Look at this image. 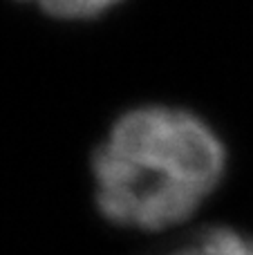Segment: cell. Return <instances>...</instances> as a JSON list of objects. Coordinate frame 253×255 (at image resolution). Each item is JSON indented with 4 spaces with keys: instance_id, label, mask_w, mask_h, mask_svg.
Returning <instances> with one entry per match:
<instances>
[{
    "instance_id": "1",
    "label": "cell",
    "mask_w": 253,
    "mask_h": 255,
    "mask_svg": "<svg viewBox=\"0 0 253 255\" xmlns=\"http://www.w3.org/2000/svg\"><path fill=\"white\" fill-rule=\"evenodd\" d=\"M92 206L108 226L164 235L197 217L229 170V150L204 117L168 103L124 110L90 152Z\"/></svg>"
},
{
    "instance_id": "2",
    "label": "cell",
    "mask_w": 253,
    "mask_h": 255,
    "mask_svg": "<svg viewBox=\"0 0 253 255\" xmlns=\"http://www.w3.org/2000/svg\"><path fill=\"white\" fill-rule=\"evenodd\" d=\"M159 255H253V238L231 226L200 229Z\"/></svg>"
},
{
    "instance_id": "3",
    "label": "cell",
    "mask_w": 253,
    "mask_h": 255,
    "mask_svg": "<svg viewBox=\"0 0 253 255\" xmlns=\"http://www.w3.org/2000/svg\"><path fill=\"white\" fill-rule=\"evenodd\" d=\"M36 7L43 16L58 22H92L121 7L126 0H13Z\"/></svg>"
}]
</instances>
